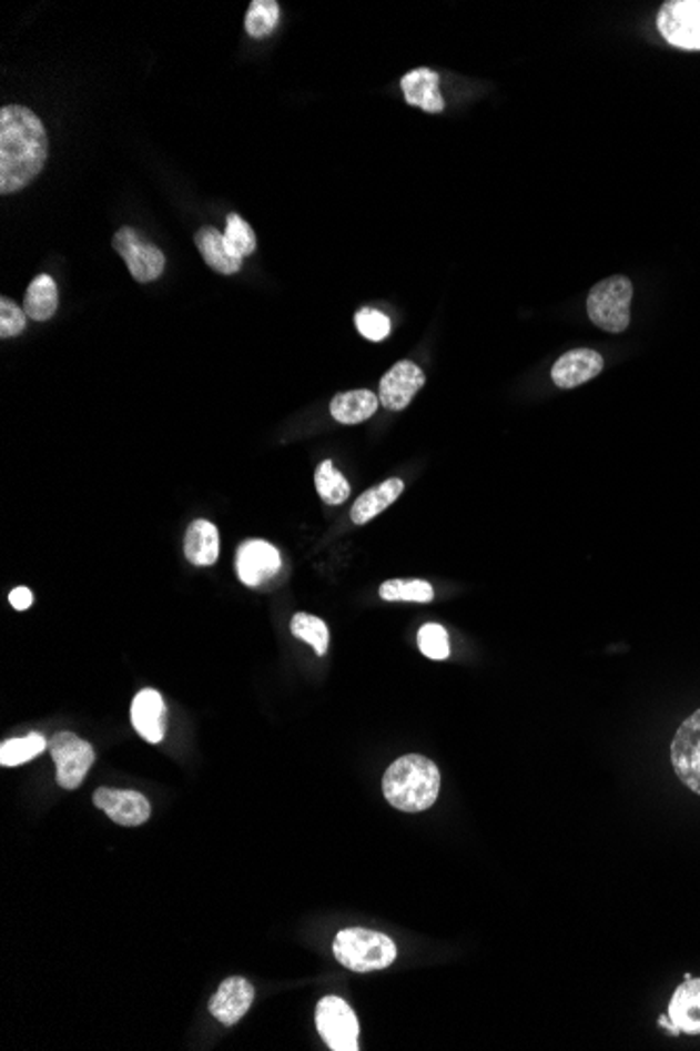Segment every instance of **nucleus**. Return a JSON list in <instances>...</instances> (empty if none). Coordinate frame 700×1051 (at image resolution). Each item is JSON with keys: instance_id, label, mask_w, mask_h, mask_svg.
Wrapping results in <instances>:
<instances>
[{"instance_id": "nucleus-1", "label": "nucleus", "mask_w": 700, "mask_h": 1051, "mask_svg": "<svg viewBox=\"0 0 700 1051\" xmlns=\"http://www.w3.org/2000/svg\"><path fill=\"white\" fill-rule=\"evenodd\" d=\"M49 139L39 115L23 105L0 110V193H18L39 176Z\"/></svg>"}, {"instance_id": "nucleus-2", "label": "nucleus", "mask_w": 700, "mask_h": 1051, "mask_svg": "<svg viewBox=\"0 0 700 1051\" xmlns=\"http://www.w3.org/2000/svg\"><path fill=\"white\" fill-rule=\"evenodd\" d=\"M386 800L400 812L428 810L440 791L438 766L417 754L398 758L382 779Z\"/></svg>"}, {"instance_id": "nucleus-3", "label": "nucleus", "mask_w": 700, "mask_h": 1051, "mask_svg": "<svg viewBox=\"0 0 700 1051\" xmlns=\"http://www.w3.org/2000/svg\"><path fill=\"white\" fill-rule=\"evenodd\" d=\"M334 956L353 972H376L397 959V944L376 930L346 928L334 940Z\"/></svg>"}, {"instance_id": "nucleus-4", "label": "nucleus", "mask_w": 700, "mask_h": 1051, "mask_svg": "<svg viewBox=\"0 0 700 1051\" xmlns=\"http://www.w3.org/2000/svg\"><path fill=\"white\" fill-rule=\"evenodd\" d=\"M633 284L625 275H612L591 287L587 296V315L600 330L619 334L631 322Z\"/></svg>"}, {"instance_id": "nucleus-5", "label": "nucleus", "mask_w": 700, "mask_h": 1051, "mask_svg": "<svg viewBox=\"0 0 700 1051\" xmlns=\"http://www.w3.org/2000/svg\"><path fill=\"white\" fill-rule=\"evenodd\" d=\"M315 1018L317 1031L329 1050H359V1020L344 999L334 994L323 997Z\"/></svg>"}, {"instance_id": "nucleus-6", "label": "nucleus", "mask_w": 700, "mask_h": 1051, "mask_svg": "<svg viewBox=\"0 0 700 1051\" xmlns=\"http://www.w3.org/2000/svg\"><path fill=\"white\" fill-rule=\"evenodd\" d=\"M112 246L124 259L126 267L136 282L141 284L155 282L164 273V267H166L164 252L150 240H145L133 228H122L118 231L112 240Z\"/></svg>"}, {"instance_id": "nucleus-7", "label": "nucleus", "mask_w": 700, "mask_h": 1051, "mask_svg": "<svg viewBox=\"0 0 700 1051\" xmlns=\"http://www.w3.org/2000/svg\"><path fill=\"white\" fill-rule=\"evenodd\" d=\"M49 751L58 766V784L63 789H78L95 762L93 746L68 730L58 732L49 741Z\"/></svg>"}, {"instance_id": "nucleus-8", "label": "nucleus", "mask_w": 700, "mask_h": 1051, "mask_svg": "<svg viewBox=\"0 0 700 1051\" xmlns=\"http://www.w3.org/2000/svg\"><path fill=\"white\" fill-rule=\"evenodd\" d=\"M662 39L686 51H700V0H669L659 11Z\"/></svg>"}, {"instance_id": "nucleus-9", "label": "nucleus", "mask_w": 700, "mask_h": 1051, "mask_svg": "<svg viewBox=\"0 0 700 1051\" xmlns=\"http://www.w3.org/2000/svg\"><path fill=\"white\" fill-rule=\"evenodd\" d=\"M671 765L681 784L700 796V709L678 728L671 741Z\"/></svg>"}, {"instance_id": "nucleus-10", "label": "nucleus", "mask_w": 700, "mask_h": 1051, "mask_svg": "<svg viewBox=\"0 0 700 1051\" xmlns=\"http://www.w3.org/2000/svg\"><path fill=\"white\" fill-rule=\"evenodd\" d=\"M93 802L112 821L124 825V827H139L143 822L150 821V817H152V804L139 791L101 787V789H97Z\"/></svg>"}, {"instance_id": "nucleus-11", "label": "nucleus", "mask_w": 700, "mask_h": 1051, "mask_svg": "<svg viewBox=\"0 0 700 1051\" xmlns=\"http://www.w3.org/2000/svg\"><path fill=\"white\" fill-rule=\"evenodd\" d=\"M235 565L240 579L250 588H256L280 574L282 555L265 539H250L240 546Z\"/></svg>"}, {"instance_id": "nucleus-12", "label": "nucleus", "mask_w": 700, "mask_h": 1051, "mask_svg": "<svg viewBox=\"0 0 700 1051\" xmlns=\"http://www.w3.org/2000/svg\"><path fill=\"white\" fill-rule=\"evenodd\" d=\"M424 384L426 376L419 365L414 362H398L379 381V403L386 410L400 412L412 403Z\"/></svg>"}, {"instance_id": "nucleus-13", "label": "nucleus", "mask_w": 700, "mask_h": 1051, "mask_svg": "<svg viewBox=\"0 0 700 1051\" xmlns=\"http://www.w3.org/2000/svg\"><path fill=\"white\" fill-rule=\"evenodd\" d=\"M602 370L605 357L598 351L572 348L551 367V381L560 388H575L596 378Z\"/></svg>"}, {"instance_id": "nucleus-14", "label": "nucleus", "mask_w": 700, "mask_h": 1051, "mask_svg": "<svg viewBox=\"0 0 700 1051\" xmlns=\"http://www.w3.org/2000/svg\"><path fill=\"white\" fill-rule=\"evenodd\" d=\"M252 1001H254V987L247 982L246 978L233 976V978H227L221 984V989L210 999V1013L225 1027H233L252 1008Z\"/></svg>"}, {"instance_id": "nucleus-15", "label": "nucleus", "mask_w": 700, "mask_h": 1051, "mask_svg": "<svg viewBox=\"0 0 700 1051\" xmlns=\"http://www.w3.org/2000/svg\"><path fill=\"white\" fill-rule=\"evenodd\" d=\"M133 727L148 744H160L166 735V706L158 690L143 688L134 695L131 706Z\"/></svg>"}, {"instance_id": "nucleus-16", "label": "nucleus", "mask_w": 700, "mask_h": 1051, "mask_svg": "<svg viewBox=\"0 0 700 1051\" xmlns=\"http://www.w3.org/2000/svg\"><path fill=\"white\" fill-rule=\"evenodd\" d=\"M440 77L430 68H417L400 78V89L405 101L428 114H440L445 110V99L438 91Z\"/></svg>"}, {"instance_id": "nucleus-17", "label": "nucleus", "mask_w": 700, "mask_h": 1051, "mask_svg": "<svg viewBox=\"0 0 700 1051\" xmlns=\"http://www.w3.org/2000/svg\"><path fill=\"white\" fill-rule=\"evenodd\" d=\"M667 1015L680 1034H700V978L681 982L669 1001Z\"/></svg>"}, {"instance_id": "nucleus-18", "label": "nucleus", "mask_w": 700, "mask_h": 1051, "mask_svg": "<svg viewBox=\"0 0 700 1051\" xmlns=\"http://www.w3.org/2000/svg\"><path fill=\"white\" fill-rule=\"evenodd\" d=\"M405 489V483L400 478H388L384 483H379L376 487L367 489L363 496H359V499L353 504V511H351V518L355 525H365L369 523L374 516H378L379 513H384L388 506H393L397 502L400 494Z\"/></svg>"}, {"instance_id": "nucleus-19", "label": "nucleus", "mask_w": 700, "mask_h": 1051, "mask_svg": "<svg viewBox=\"0 0 700 1051\" xmlns=\"http://www.w3.org/2000/svg\"><path fill=\"white\" fill-rule=\"evenodd\" d=\"M378 405L379 397L376 393L359 388V391L338 393L329 403V412L341 424L353 426L372 418L378 412Z\"/></svg>"}, {"instance_id": "nucleus-20", "label": "nucleus", "mask_w": 700, "mask_h": 1051, "mask_svg": "<svg viewBox=\"0 0 700 1051\" xmlns=\"http://www.w3.org/2000/svg\"><path fill=\"white\" fill-rule=\"evenodd\" d=\"M195 246L202 252L209 267L219 271L221 275H235L244 261L233 256L225 244V235L214 228H202L195 233Z\"/></svg>"}, {"instance_id": "nucleus-21", "label": "nucleus", "mask_w": 700, "mask_h": 1051, "mask_svg": "<svg viewBox=\"0 0 700 1051\" xmlns=\"http://www.w3.org/2000/svg\"><path fill=\"white\" fill-rule=\"evenodd\" d=\"M185 556L197 567H209L219 560V529L210 521H193L185 536Z\"/></svg>"}, {"instance_id": "nucleus-22", "label": "nucleus", "mask_w": 700, "mask_h": 1051, "mask_svg": "<svg viewBox=\"0 0 700 1051\" xmlns=\"http://www.w3.org/2000/svg\"><path fill=\"white\" fill-rule=\"evenodd\" d=\"M59 305V290L55 280L47 273L37 275L28 286L23 299V311L34 322H47L55 315Z\"/></svg>"}, {"instance_id": "nucleus-23", "label": "nucleus", "mask_w": 700, "mask_h": 1051, "mask_svg": "<svg viewBox=\"0 0 700 1051\" xmlns=\"http://www.w3.org/2000/svg\"><path fill=\"white\" fill-rule=\"evenodd\" d=\"M282 9L275 0H252L247 7L246 32L252 39L261 40L271 37L280 26Z\"/></svg>"}, {"instance_id": "nucleus-24", "label": "nucleus", "mask_w": 700, "mask_h": 1051, "mask_svg": "<svg viewBox=\"0 0 700 1051\" xmlns=\"http://www.w3.org/2000/svg\"><path fill=\"white\" fill-rule=\"evenodd\" d=\"M49 747L47 739L40 732H30L21 739H9L0 746V765L21 766L34 760Z\"/></svg>"}, {"instance_id": "nucleus-25", "label": "nucleus", "mask_w": 700, "mask_h": 1051, "mask_svg": "<svg viewBox=\"0 0 700 1051\" xmlns=\"http://www.w3.org/2000/svg\"><path fill=\"white\" fill-rule=\"evenodd\" d=\"M315 487L319 492L323 502L329 504V506H338L342 502H346L348 496H351V485L348 481L344 478L342 473L336 471L334 462L332 459H325L322 462V466L317 468L315 473Z\"/></svg>"}, {"instance_id": "nucleus-26", "label": "nucleus", "mask_w": 700, "mask_h": 1051, "mask_svg": "<svg viewBox=\"0 0 700 1051\" xmlns=\"http://www.w3.org/2000/svg\"><path fill=\"white\" fill-rule=\"evenodd\" d=\"M290 630H292V634H294L296 638L308 643L317 655H325V653H327L329 631H327L325 621L319 619V617L308 615V613H296V615L292 617Z\"/></svg>"}, {"instance_id": "nucleus-27", "label": "nucleus", "mask_w": 700, "mask_h": 1051, "mask_svg": "<svg viewBox=\"0 0 700 1051\" xmlns=\"http://www.w3.org/2000/svg\"><path fill=\"white\" fill-rule=\"evenodd\" d=\"M379 596L384 600L430 603L435 598V590L428 582H422V579H390L379 586Z\"/></svg>"}, {"instance_id": "nucleus-28", "label": "nucleus", "mask_w": 700, "mask_h": 1051, "mask_svg": "<svg viewBox=\"0 0 700 1051\" xmlns=\"http://www.w3.org/2000/svg\"><path fill=\"white\" fill-rule=\"evenodd\" d=\"M225 244H227L229 252L237 259H246L250 256L254 250H256V235H254V230L247 225V221H244L240 214L231 212L227 216V230H225Z\"/></svg>"}, {"instance_id": "nucleus-29", "label": "nucleus", "mask_w": 700, "mask_h": 1051, "mask_svg": "<svg viewBox=\"0 0 700 1051\" xmlns=\"http://www.w3.org/2000/svg\"><path fill=\"white\" fill-rule=\"evenodd\" d=\"M417 647L428 659H435V661H443L452 655L449 634L438 624H426V626L419 628V631H417Z\"/></svg>"}, {"instance_id": "nucleus-30", "label": "nucleus", "mask_w": 700, "mask_h": 1051, "mask_svg": "<svg viewBox=\"0 0 700 1051\" xmlns=\"http://www.w3.org/2000/svg\"><path fill=\"white\" fill-rule=\"evenodd\" d=\"M355 324H357L361 336H365L372 343H379L390 334L388 315L379 313L376 309H361L359 313L355 315Z\"/></svg>"}, {"instance_id": "nucleus-31", "label": "nucleus", "mask_w": 700, "mask_h": 1051, "mask_svg": "<svg viewBox=\"0 0 700 1051\" xmlns=\"http://www.w3.org/2000/svg\"><path fill=\"white\" fill-rule=\"evenodd\" d=\"M26 325H28L26 311L16 305L11 299L2 296L0 299V336L2 338L20 336L21 332L26 330Z\"/></svg>"}, {"instance_id": "nucleus-32", "label": "nucleus", "mask_w": 700, "mask_h": 1051, "mask_svg": "<svg viewBox=\"0 0 700 1051\" xmlns=\"http://www.w3.org/2000/svg\"><path fill=\"white\" fill-rule=\"evenodd\" d=\"M9 603H11L18 612H26V609L32 607L34 594L30 593L28 588H16L13 593L9 594Z\"/></svg>"}]
</instances>
